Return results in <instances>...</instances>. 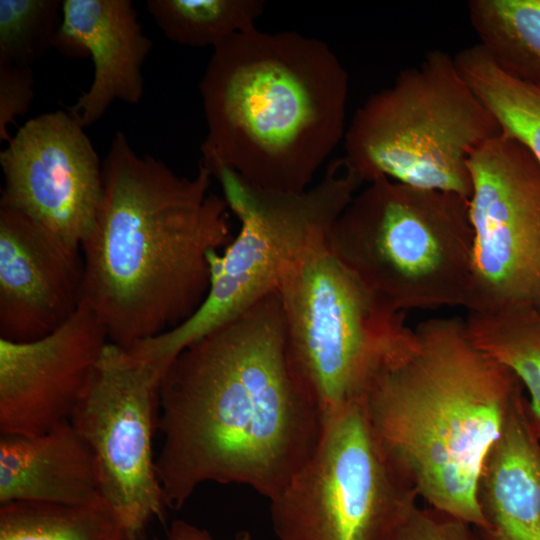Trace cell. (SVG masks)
<instances>
[{
	"mask_svg": "<svg viewBox=\"0 0 540 540\" xmlns=\"http://www.w3.org/2000/svg\"><path fill=\"white\" fill-rule=\"evenodd\" d=\"M103 197L81 245L82 300L108 340L129 349L191 318L210 287L208 254L233 239L228 206L210 192L199 163L192 177L138 155L116 132L102 162Z\"/></svg>",
	"mask_w": 540,
	"mask_h": 540,
	"instance_id": "7a4b0ae2",
	"label": "cell"
},
{
	"mask_svg": "<svg viewBox=\"0 0 540 540\" xmlns=\"http://www.w3.org/2000/svg\"><path fill=\"white\" fill-rule=\"evenodd\" d=\"M481 540H540V440L527 414L526 396L490 448L478 479Z\"/></svg>",
	"mask_w": 540,
	"mask_h": 540,
	"instance_id": "e0dca14e",
	"label": "cell"
},
{
	"mask_svg": "<svg viewBox=\"0 0 540 540\" xmlns=\"http://www.w3.org/2000/svg\"><path fill=\"white\" fill-rule=\"evenodd\" d=\"M464 323L473 344L521 382L528 394L529 422L540 440V307L470 311Z\"/></svg>",
	"mask_w": 540,
	"mask_h": 540,
	"instance_id": "ac0fdd59",
	"label": "cell"
},
{
	"mask_svg": "<svg viewBox=\"0 0 540 540\" xmlns=\"http://www.w3.org/2000/svg\"><path fill=\"white\" fill-rule=\"evenodd\" d=\"M234 540H252V536L248 531H241L235 536Z\"/></svg>",
	"mask_w": 540,
	"mask_h": 540,
	"instance_id": "4316f807",
	"label": "cell"
},
{
	"mask_svg": "<svg viewBox=\"0 0 540 540\" xmlns=\"http://www.w3.org/2000/svg\"><path fill=\"white\" fill-rule=\"evenodd\" d=\"M145 5L170 41L213 49L256 27L265 8L262 0H148Z\"/></svg>",
	"mask_w": 540,
	"mask_h": 540,
	"instance_id": "7402d4cb",
	"label": "cell"
},
{
	"mask_svg": "<svg viewBox=\"0 0 540 540\" xmlns=\"http://www.w3.org/2000/svg\"><path fill=\"white\" fill-rule=\"evenodd\" d=\"M83 282L81 249L0 207V338L27 342L57 330L81 304Z\"/></svg>",
	"mask_w": 540,
	"mask_h": 540,
	"instance_id": "5bb4252c",
	"label": "cell"
},
{
	"mask_svg": "<svg viewBox=\"0 0 540 540\" xmlns=\"http://www.w3.org/2000/svg\"><path fill=\"white\" fill-rule=\"evenodd\" d=\"M454 60L501 131L523 143L540 162V85L506 72L479 43L459 51Z\"/></svg>",
	"mask_w": 540,
	"mask_h": 540,
	"instance_id": "d6986e66",
	"label": "cell"
},
{
	"mask_svg": "<svg viewBox=\"0 0 540 540\" xmlns=\"http://www.w3.org/2000/svg\"><path fill=\"white\" fill-rule=\"evenodd\" d=\"M100 500L93 455L70 421L35 435H0V504Z\"/></svg>",
	"mask_w": 540,
	"mask_h": 540,
	"instance_id": "2e32d148",
	"label": "cell"
},
{
	"mask_svg": "<svg viewBox=\"0 0 540 540\" xmlns=\"http://www.w3.org/2000/svg\"><path fill=\"white\" fill-rule=\"evenodd\" d=\"M474 232L467 310L540 307V162L500 132L468 158Z\"/></svg>",
	"mask_w": 540,
	"mask_h": 540,
	"instance_id": "8fae6325",
	"label": "cell"
},
{
	"mask_svg": "<svg viewBox=\"0 0 540 540\" xmlns=\"http://www.w3.org/2000/svg\"><path fill=\"white\" fill-rule=\"evenodd\" d=\"M328 237L311 243L277 289L290 370L322 419L362 401L404 312L382 302L336 258Z\"/></svg>",
	"mask_w": 540,
	"mask_h": 540,
	"instance_id": "ba28073f",
	"label": "cell"
},
{
	"mask_svg": "<svg viewBox=\"0 0 540 540\" xmlns=\"http://www.w3.org/2000/svg\"><path fill=\"white\" fill-rule=\"evenodd\" d=\"M0 540H126L113 510L34 501L0 504Z\"/></svg>",
	"mask_w": 540,
	"mask_h": 540,
	"instance_id": "44dd1931",
	"label": "cell"
},
{
	"mask_svg": "<svg viewBox=\"0 0 540 540\" xmlns=\"http://www.w3.org/2000/svg\"><path fill=\"white\" fill-rule=\"evenodd\" d=\"M54 47L70 57H92L89 89L67 111L85 128L115 100L137 104L144 93L142 66L152 42L131 0H62Z\"/></svg>",
	"mask_w": 540,
	"mask_h": 540,
	"instance_id": "9a60e30c",
	"label": "cell"
},
{
	"mask_svg": "<svg viewBox=\"0 0 540 540\" xmlns=\"http://www.w3.org/2000/svg\"><path fill=\"white\" fill-rule=\"evenodd\" d=\"M479 44L506 72L540 85V0H470Z\"/></svg>",
	"mask_w": 540,
	"mask_h": 540,
	"instance_id": "ffe728a7",
	"label": "cell"
},
{
	"mask_svg": "<svg viewBox=\"0 0 540 540\" xmlns=\"http://www.w3.org/2000/svg\"><path fill=\"white\" fill-rule=\"evenodd\" d=\"M473 244L469 199L387 178L356 193L328 237L336 258L400 312L467 308Z\"/></svg>",
	"mask_w": 540,
	"mask_h": 540,
	"instance_id": "5b68a950",
	"label": "cell"
},
{
	"mask_svg": "<svg viewBox=\"0 0 540 540\" xmlns=\"http://www.w3.org/2000/svg\"><path fill=\"white\" fill-rule=\"evenodd\" d=\"M500 132L454 57L431 50L357 108L343 158L363 183L387 178L470 199L468 158Z\"/></svg>",
	"mask_w": 540,
	"mask_h": 540,
	"instance_id": "8992f818",
	"label": "cell"
},
{
	"mask_svg": "<svg viewBox=\"0 0 540 540\" xmlns=\"http://www.w3.org/2000/svg\"><path fill=\"white\" fill-rule=\"evenodd\" d=\"M200 164L261 190L299 193L344 140L349 77L324 41L257 27L213 49L199 83Z\"/></svg>",
	"mask_w": 540,
	"mask_h": 540,
	"instance_id": "277c9868",
	"label": "cell"
},
{
	"mask_svg": "<svg viewBox=\"0 0 540 540\" xmlns=\"http://www.w3.org/2000/svg\"><path fill=\"white\" fill-rule=\"evenodd\" d=\"M211 175L219 181L240 230L222 254H208L210 287L195 314L132 347L164 369L186 346L277 292L289 266L311 243L329 236L363 184L343 157L330 161L317 184L299 193L257 189L225 167Z\"/></svg>",
	"mask_w": 540,
	"mask_h": 540,
	"instance_id": "52a82bcc",
	"label": "cell"
},
{
	"mask_svg": "<svg viewBox=\"0 0 540 540\" xmlns=\"http://www.w3.org/2000/svg\"><path fill=\"white\" fill-rule=\"evenodd\" d=\"M0 207L17 210L81 249L103 197V169L84 127L68 111L28 120L0 152Z\"/></svg>",
	"mask_w": 540,
	"mask_h": 540,
	"instance_id": "7c38bea8",
	"label": "cell"
},
{
	"mask_svg": "<svg viewBox=\"0 0 540 540\" xmlns=\"http://www.w3.org/2000/svg\"><path fill=\"white\" fill-rule=\"evenodd\" d=\"M322 427L290 370L274 292L186 346L163 374L156 471L167 508H182L207 482L272 499L311 457Z\"/></svg>",
	"mask_w": 540,
	"mask_h": 540,
	"instance_id": "6da1fadb",
	"label": "cell"
},
{
	"mask_svg": "<svg viewBox=\"0 0 540 540\" xmlns=\"http://www.w3.org/2000/svg\"><path fill=\"white\" fill-rule=\"evenodd\" d=\"M108 342L83 300L67 322L44 337L0 338V434L35 435L70 421Z\"/></svg>",
	"mask_w": 540,
	"mask_h": 540,
	"instance_id": "4fadbf2b",
	"label": "cell"
},
{
	"mask_svg": "<svg viewBox=\"0 0 540 540\" xmlns=\"http://www.w3.org/2000/svg\"><path fill=\"white\" fill-rule=\"evenodd\" d=\"M163 374L108 342L70 419L93 455L101 497L126 540H141L168 509L153 455Z\"/></svg>",
	"mask_w": 540,
	"mask_h": 540,
	"instance_id": "30bf717a",
	"label": "cell"
},
{
	"mask_svg": "<svg viewBox=\"0 0 540 540\" xmlns=\"http://www.w3.org/2000/svg\"><path fill=\"white\" fill-rule=\"evenodd\" d=\"M525 397L517 376L473 344L464 320L405 325L364 394L385 456L427 506L480 528L484 460Z\"/></svg>",
	"mask_w": 540,
	"mask_h": 540,
	"instance_id": "3957f363",
	"label": "cell"
},
{
	"mask_svg": "<svg viewBox=\"0 0 540 540\" xmlns=\"http://www.w3.org/2000/svg\"><path fill=\"white\" fill-rule=\"evenodd\" d=\"M34 78L30 67L0 60V140L9 142L8 125L29 110L34 97Z\"/></svg>",
	"mask_w": 540,
	"mask_h": 540,
	"instance_id": "d4e9b609",
	"label": "cell"
},
{
	"mask_svg": "<svg viewBox=\"0 0 540 540\" xmlns=\"http://www.w3.org/2000/svg\"><path fill=\"white\" fill-rule=\"evenodd\" d=\"M61 22V0H0V60L30 67L54 47Z\"/></svg>",
	"mask_w": 540,
	"mask_h": 540,
	"instance_id": "603a6c76",
	"label": "cell"
},
{
	"mask_svg": "<svg viewBox=\"0 0 540 540\" xmlns=\"http://www.w3.org/2000/svg\"><path fill=\"white\" fill-rule=\"evenodd\" d=\"M154 540H215V538L205 529L183 520H176L171 524L164 539L154 538Z\"/></svg>",
	"mask_w": 540,
	"mask_h": 540,
	"instance_id": "484cf974",
	"label": "cell"
},
{
	"mask_svg": "<svg viewBox=\"0 0 540 540\" xmlns=\"http://www.w3.org/2000/svg\"><path fill=\"white\" fill-rule=\"evenodd\" d=\"M418 499L359 401L323 419L315 451L270 499V515L278 540H391Z\"/></svg>",
	"mask_w": 540,
	"mask_h": 540,
	"instance_id": "9c48e42d",
	"label": "cell"
},
{
	"mask_svg": "<svg viewBox=\"0 0 540 540\" xmlns=\"http://www.w3.org/2000/svg\"><path fill=\"white\" fill-rule=\"evenodd\" d=\"M391 540H481L469 523L417 505Z\"/></svg>",
	"mask_w": 540,
	"mask_h": 540,
	"instance_id": "cb8c5ba5",
	"label": "cell"
}]
</instances>
